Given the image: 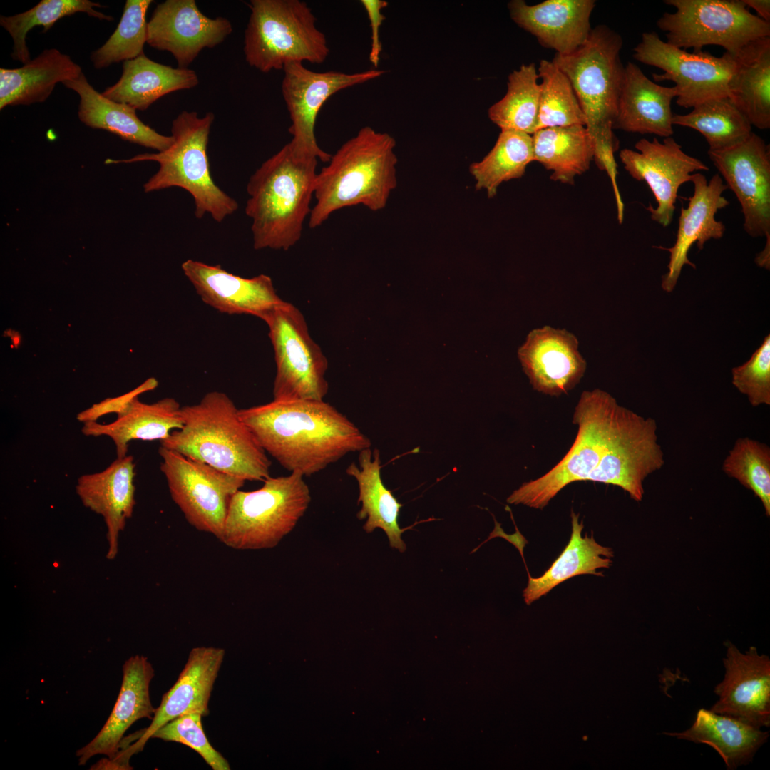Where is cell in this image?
I'll list each match as a JSON object with an SVG mask.
<instances>
[{"mask_svg":"<svg viewBox=\"0 0 770 770\" xmlns=\"http://www.w3.org/2000/svg\"><path fill=\"white\" fill-rule=\"evenodd\" d=\"M573 423L578 433L565 456L542 476L523 483L507 502L543 509L566 486L582 481L618 486L641 501L644 481L664 464L656 421L595 389L582 393Z\"/></svg>","mask_w":770,"mask_h":770,"instance_id":"obj_1","label":"cell"},{"mask_svg":"<svg viewBox=\"0 0 770 770\" xmlns=\"http://www.w3.org/2000/svg\"><path fill=\"white\" fill-rule=\"evenodd\" d=\"M262 449L284 468L310 476L371 443L324 400H272L238 410Z\"/></svg>","mask_w":770,"mask_h":770,"instance_id":"obj_2","label":"cell"},{"mask_svg":"<svg viewBox=\"0 0 770 770\" xmlns=\"http://www.w3.org/2000/svg\"><path fill=\"white\" fill-rule=\"evenodd\" d=\"M395 139L370 126L361 128L331 155L317 173L308 225L317 228L334 212L361 205L383 210L397 186Z\"/></svg>","mask_w":770,"mask_h":770,"instance_id":"obj_3","label":"cell"},{"mask_svg":"<svg viewBox=\"0 0 770 770\" xmlns=\"http://www.w3.org/2000/svg\"><path fill=\"white\" fill-rule=\"evenodd\" d=\"M318 159L288 143L250 176L245 213L255 250H287L301 238L311 212Z\"/></svg>","mask_w":770,"mask_h":770,"instance_id":"obj_4","label":"cell"},{"mask_svg":"<svg viewBox=\"0 0 770 770\" xmlns=\"http://www.w3.org/2000/svg\"><path fill=\"white\" fill-rule=\"evenodd\" d=\"M621 36L607 26L592 29L586 42L568 55L555 53L552 61L567 76L586 118L594 160L617 187L614 153L619 141L613 133L625 66L620 58Z\"/></svg>","mask_w":770,"mask_h":770,"instance_id":"obj_5","label":"cell"},{"mask_svg":"<svg viewBox=\"0 0 770 770\" xmlns=\"http://www.w3.org/2000/svg\"><path fill=\"white\" fill-rule=\"evenodd\" d=\"M238 410L225 393H207L199 403L181 407L183 426L160 445L245 481L263 482L270 477L271 461Z\"/></svg>","mask_w":770,"mask_h":770,"instance_id":"obj_6","label":"cell"},{"mask_svg":"<svg viewBox=\"0 0 770 770\" xmlns=\"http://www.w3.org/2000/svg\"><path fill=\"white\" fill-rule=\"evenodd\" d=\"M214 120L212 112L200 117L196 111H183L172 123L174 143L168 150L125 160L108 159L105 163H158V170L143 185L145 192L172 187L183 188L194 199L197 218L208 213L215 221L222 222L239 205L215 183L210 173L207 148Z\"/></svg>","mask_w":770,"mask_h":770,"instance_id":"obj_7","label":"cell"},{"mask_svg":"<svg viewBox=\"0 0 770 770\" xmlns=\"http://www.w3.org/2000/svg\"><path fill=\"white\" fill-rule=\"evenodd\" d=\"M245 31L247 63L262 73L292 62L319 64L329 56L325 34L308 4L300 0H252Z\"/></svg>","mask_w":770,"mask_h":770,"instance_id":"obj_8","label":"cell"},{"mask_svg":"<svg viewBox=\"0 0 770 770\" xmlns=\"http://www.w3.org/2000/svg\"><path fill=\"white\" fill-rule=\"evenodd\" d=\"M304 476L269 477L254 491L232 496L220 540L235 550L275 547L296 526L311 501Z\"/></svg>","mask_w":770,"mask_h":770,"instance_id":"obj_9","label":"cell"},{"mask_svg":"<svg viewBox=\"0 0 770 770\" xmlns=\"http://www.w3.org/2000/svg\"><path fill=\"white\" fill-rule=\"evenodd\" d=\"M675 8L664 12L657 27L667 43L684 49L702 51L708 45L722 46L736 53L749 42L770 36V22L753 14L743 0H665Z\"/></svg>","mask_w":770,"mask_h":770,"instance_id":"obj_10","label":"cell"},{"mask_svg":"<svg viewBox=\"0 0 770 770\" xmlns=\"http://www.w3.org/2000/svg\"><path fill=\"white\" fill-rule=\"evenodd\" d=\"M276 362L273 400H324L329 389L328 361L312 339L302 312L284 302L263 320Z\"/></svg>","mask_w":770,"mask_h":770,"instance_id":"obj_11","label":"cell"},{"mask_svg":"<svg viewBox=\"0 0 770 770\" xmlns=\"http://www.w3.org/2000/svg\"><path fill=\"white\" fill-rule=\"evenodd\" d=\"M158 453L170 496L186 520L220 539L230 500L245 481L162 446Z\"/></svg>","mask_w":770,"mask_h":770,"instance_id":"obj_12","label":"cell"},{"mask_svg":"<svg viewBox=\"0 0 770 770\" xmlns=\"http://www.w3.org/2000/svg\"><path fill=\"white\" fill-rule=\"evenodd\" d=\"M633 51L635 59L664 71L652 74L655 82L674 83L677 103L681 107L694 108L711 99L730 97L734 60L729 53L720 57L702 51L689 53L662 41L654 31L644 32Z\"/></svg>","mask_w":770,"mask_h":770,"instance_id":"obj_13","label":"cell"},{"mask_svg":"<svg viewBox=\"0 0 770 770\" xmlns=\"http://www.w3.org/2000/svg\"><path fill=\"white\" fill-rule=\"evenodd\" d=\"M282 71V93L292 122L289 132L292 138L289 143L297 153L315 157L327 163L332 154L319 147L315 136L316 120L321 108L338 91L379 78L385 71H314L301 62L287 63Z\"/></svg>","mask_w":770,"mask_h":770,"instance_id":"obj_14","label":"cell"},{"mask_svg":"<svg viewBox=\"0 0 770 770\" xmlns=\"http://www.w3.org/2000/svg\"><path fill=\"white\" fill-rule=\"evenodd\" d=\"M708 155L739 200L744 229L753 237L770 235V149L752 133L732 148Z\"/></svg>","mask_w":770,"mask_h":770,"instance_id":"obj_15","label":"cell"},{"mask_svg":"<svg viewBox=\"0 0 770 770\" xmlns=\"http://www.w3.org/2000/svg\"><path fill=\"white\" fill-rule=\"evenodd\" d=\"M637 150L623 149L620 158L625 169L635 180H644L654 195L657 207L646 209L651 218L663 227L672 221L679 187L689 182L692 173L709 170L700 160L685 153L672 137L659 142L642 138L635 143Z\"/></svg>","mask_w":770,"mask_h":770,"instance_id":"obj_16","label":"cell"},{"mask_svg":"<svg viewBox=\"0 0 770 770\" xmlns=\"http://www.w3.org/2000/svg\"><path fill=\"white\" fill-rule=\"evenodd\" d=\"M232 32L230 21L211 19L194 0H166L158 4L147 24V43L170 52L178 68L188 66L205 48L220 44Z\"/></svg>","mask_w":770,"mask_h":770,"instance_id":"obj_17","label":"cell"},{"mask_svg":"<svg viewBox=\"0 0 770 770\" xmlns=\"http://www.w3.org/2000/svg\"><path fill=\"white\" fill-rule=\"evenodd\" d=\"M724 679L714 688L718 701L711 711L761 729L770 725V659L755 647L741 652L725 643Z\"/></svg>","mask_w":770,"mask_h":770,"instance_id":"obj_18","label":"cell"},{"mask_svg":"<svg viewBox=\"0 0 770 770\" xmlns=\"http://www.w3.org/2000/svg\"><path fill=\"white\" fill-rule=\"evenodd\" d=\"M181 269L201 299L221 313L250 314L264 320L282 300L270 277L235 275L220 265L187 260Z\"/></svg>","mask_w":770,"mask_h":770,"instance_id":"obj_19","label":"cell"},{"mask_svg":"<svg viewBox=\"0 0 770 770\" xmlns=\"http://www.w3.org/2000/svg\"><path fill=\"white\" fill-rule=\"evenodd\" d=\"M518 358L533 388L550 396L567 394L579 383L586 369L575 335L549 326L528 334L518 350Z\"/></svg>","mask_w":770,"mask_h":770,"instance_id":"obj_20","label":"cell"},{"mask_svg":"<svg viewBox=\"0 0 770 770\" xmlns=\"http://www.w3.org/2000/svg\"><path fill=\"white\" fill-rule=\"evenodd\" d=\"M225 654L220 647H196L190 650L177 681L163 695L150 726L140 731L137 741L123 751L126 759L142 751L148 740L167 722L192 712L208 716L211 692Z\"/></svg>","mask_w":770,"mask_h":770,"instance_id":"obj_21","label":"cell"},{"mask_svg":"<svg viewBox=\"0 0 770 770\" xmlns=\"http://www.w3.org/2000/svg\"><path fill=\"white\" fill-rule=\"evenodd\" d=\"M690 182L694 185V192L687 207H681L675 243L671 247H657L670 254L668 272L662 279V288L667 292L673 291L684 265L696 268L688 258L692 245L696 242L701 250L707 241L722 238L725 231L724 223L715 218L717 212L729 203L722 195L728 187L721 176L715 174L708 182L704 175L696 173L692 175Z\"/></svg>","mask_w":770,"mask_h":770,"instance_id":"obj_22","label":"cell"},{"mask_svg":"<svg viewBox=\"0 0 770 770\" xmlns=\"http://www.w3.org/2000/svg\"><path fill=\"white\" fill-rule=\"evenodd\" d=\"M594 0H546L528 5L513 0L508 7L512 20L536 37L545 48L570 54L587 40L592 28Z\"/></svg>","mask_w":770,"mask_h":770,"instance_id":"obj_23","label":"cell"},{"mask_svg":"<svg viewBox=\"0 0 770 770\" xmlns=\"http://www.w3.org/2000/svg\"><path fill=\"white\" fill-rule=\"evenodd\" d=\"M154 669L148 658L136 654L123 665V680L118 697L107 721L98 734L77 750L78 764L85 765L93 756L114 758L119 752L123 734L136 721L152 719L155 712L150 697V683Z\"/></svg>","mask_w":770,"mask_h":770,"instance_id":"obj_24","label":"cell"},{"mask_svg":"<svg viewBox=\"0 0 770 770\" xmlns=\"http://www.w3.org/2000/svg\"><path fill=\"white\" fill-rule=\"evenodd\" d=\"M135 464L132 456L117 458L104 470L81 476L76 493L84 506L101 515L107 529L106 557L115 558L118 540L135 505Z\"/></svg>","mask_w":770,"mask_h":770,"instance_id":"obj_25","label":"cell"},{"mask_svg":"<svg viewBox=\"0 0 770 770\" xmlns=\"http://www.w3.org/2000/svg\"><path fill=\"white\" fill-rule=\"evenodd\" d=\"M674 86H660L635 63L625 66L614 129L667 138L673 135L671 104Z\"/></svg>","mask_w":770,"mask_h":770,"instance_id":"obj_26","label":"cell"},{"mask_svg":"<svg viewBox=\"0 0 770 770\" xmlns=\"http://www.w3.org/2000/svg\"><path fill=\"white\" fill-rule=\"evenodd\" d=\"M80 97L78 115L86 125L102 129L118 135L123 140L158 152L170 148L173 135H164L145 124L131 106L111 101L98 93L88 81L84 73L63 83Z\"/></svg>","mask_w":770,"mask_h":770,"instance_id":"obj_27","label":"cell"},{"mask_svg":"<svg viewBox=\"0 0 770 770\" xmlns=\"http://www.w3.org/2000/svg\"><path fill=\"white\" fill-rule=\"evenodd\" d=\"M181 406L173 398L162 399L153 404L134 398L125 410L110 423L97 421L83 423L81 431L87 436L109 437L114 443L117 458L127 456L128 444L133 440L162 441L184 424Z\"/></svg>","mask_w":770,"mask_h":770,"instance_id":"obj_28","label":"cell"},{"mask_svg":"<svg viewBox=\"0 0 770 770\" xmlns=\"http://www.w3.org/2000/svg\"><path fill=\"white\" fill-rule=\"evenodd\" d=\"M198 83L194 70L157 63L143 53L123 62L120 78L102 94L111 101L144 111L160 98L176 91L192 88Z\"/></svg>","mask_w":770,"mask_h":770,"instance_id":"obj_29","label":"cell"},{"mask_svg":"<svg viewBox=\"0 0 770 770\" xmlns=\"http://www.w3.org/2000/svg\"><path fill=\"white\" fill-rule=\"evenodd\" d=\"M81 66L56 48L43 50L18 68H0V109L44 102L56 85L78 78Z\"/></svg>","mask_w":770,"mask_h":770,"instance_id":"obj_30","label":"cell"},{"mask_svg":"<svg viewBox=\"0 0 770 770\" xmlns=\"http://www.w3.org/2000/svg\"><path fill=\"white\" fill-rule=\"evenodd\" d=\"M359 453V466L352 462L346 468V474L355 478L359 487L358 503H361V508L357 518L360 520L366 519L363 526L365 532L382 529L390 546L403 553L406 545L401 534L411 527H399L398 518L402 504L382 481L380 452L375 448L372 456L368 448Z\"/></svg>","mask_w":770,"mask_h":770,"instance_id":"obj_31","label":"cell"},{"mask_svg":"<svg viewBox=\"0 0 770 770\" xmlns=\"http://www.w3.org/2000/svg\"><path fill=\"white\" fill-rule=\"evenodd\" d=\"M730 97L751 125L770 128V36L753 40L733 54Z\"/></svg>","mask_w":770,"mask_h":770,"instance_id":"obj_32","label":"cell"},{"mask_svg":"<svg viewBox=\"0 0 770 770\" xmlns=\"http://www.w3.org/2000/svg\"><path fill=\"white\" fill-rule=\"evenodd\" d=\"M664 734L710 746L724 759L728 769L751 762L769 737L768 732L706 709L698 710L688 729Z\"/></svg>","mask_w":770,"mask_h":770,"instance_id":"obj_33","label":"cell"},{"mask_svg":"<svg viewBox=\"0 0 770 770\" xmlns=\"http://www.w3.org/2000/svg\"><path fill=\"white\" fill-rule=\"evenodd\" d=\"M572 533L570 539L559 557L543 575L529 576L527 587L523 590L525 602L530 605L563 582L578 575L592 574L603 576L597 571L608 568L613 557L612 548L598 544L593 536H582L583 521L579 522V515L571 510Z\"/></svg>","mask_w":770,"mask_h":770,"instance_id":"obj_34","label":"cell"},{"mask_svg":"<svg viewBox=\"0 0 770 770\" xmlns=\"http://www.w3.org/2000/svg\"><path fill=\"white\" fill-rule=\"evenodd\" d=\"M533 161L552 171L551 179L572 184L594 160L592 140L580 125L540 129L532 135Z\"/></svg>","mask_w":770,"mask_h":770,"instance_id":"obj_35","label":"cell"},{"mask_svg":"<svg viewBox=\"0 0 770 770\" xmlns=\"http://www.w3.org/2000/svg\"><path fill=\"white\" fill-rule=\"evenodd\" d=\"M692 108L687 114L673 115L672 123L699 132L710 151L735 146L753 133L747 117L729 96L711 99Z\"/></svg>","mask_w":770,"mask_h":770,"instance_id":"obj_36","label":"cell"},{"mask_svg":"<svg viewBox=\"0 0 770 770\" xmlns=\"http://www.w3.org/2000/svg\"><path fill=\"white\" fill-rule=\"evenodd\" d=\"M533 161L531 135L501 130L493 148L482 160L470 165L469 173L476 189L485 190L492 198L503 183L521 178Z\"/></svg>","mask_w":770,"mask_h":770,"instance_id":"obj_37","label":"cell"},{"mask_svg":"<svg viewBox=\"0 0 770 770\" xmlns=\"http://www.w3.org/2000/svg\"><path fill=\"white\" fill-rule=\"evenodd\" d=\"M539 76L533 63L509 76L505 95L488 109L490 120L501 130L532 135L536 130L540 103Z\"/></svg>","mask_w":770,"mask_h":770,"instance_id":"obj_38","label":"cell"},{"mask_svg":"<svg viewBox=\"0 0 770 770\" xmlns=\"http://www.w3.org/2000/svg\"><path fill=\"white\" fill-rule=\"evenodd\" d=\"M103 6L89 0H42L31 9L13 16H0V25L9 34L13 41L11 56L23 64L31 61L26 46V35L34 27L41 26L43 32L49 30L61 18L76 13H86L100 20L113 21V17L96 8Z\"/></svg>","mask_w":770,"mask_h":770,"instance_id":"obj_39","label":"cell"},{"mask_svg":"<svg viewBox=\"0 0 770 770\" xmlns=\"http://www.w3.org/2000/svg\"><path fill=\"white\" fill-rule=\"evenodd\" d=\"M540 103L536 130L552 127L586 125L583 113L567 76L551 61L541 60L538 68Z\"/></svg>","mask_w":770,"mask_h":770,"instance_id":"obj_40","label":"cell"},{"mask_svg":"<svg viewBox=\"0 0 770 770\" xmlns=\"http://www.w3.org/2000/svg\"><path fill=\"white\" fill-rule=\"evenodd\" d=\"M153 0H127L115 30L90 58L96 69L133 59L143 53L147 43V11Z\"/></svg>","mask_w":770,"mask_h":770,"instance_id":"obj_41","label":"cell"},{"mask_svg":"<svg viewBox=\"0 0 770 770\" xmlns=\"http://www.w3.org/2000/svg\"><path fill=\"white\" fill-rule=\"evenodd\" d=\"M723 471L751 490L770 515V448L745 437L738 438L722 463Z\"/></svg>","mask_w":770,"mask_h":770,"instance_id":"obj_42","label":"cell"},{"mask_svg":"<svg viewBox=\"0 0 770 770\" xmlns=\"http://www.w3.org/2000/svg\"><path fill=\"white\" fill-rule=\"evenodd\" d=\"M202 715L192 712L177 717L159 728L152 738L186 745L195 751L213 770H230L227 760L208 741L202 724Z\"/></svg>","mask_w":770,"mask_h":770,"instance_id":"obj_43","label":"cell"},{"mask_svg":"<svg viewBox=\"0 0 770 770\" xmlns=\"http://www.w3.org/2000/svg\"><path fill=\"white\" fill-rule=\"evenodd\" d=\"M732 384L746 395L754 407L770 405V335L751 358L732 370Z\"/></svg>","mask_w":770,"mask_h":770,"instance_id":"obj_44","label":"cell"},{"mask_svg":"<svg viewBox=\"0 0 770 770\" xmlns=\"http://www.w3.org/2000/svg\"><path fill=\"white\" fill-rule=\"evenodd\" d=\"M158 385V380L154 377H150L133 390L123 395L107 398L98 404H93L91 407L79 412L76 419L84 423L88 421H97L99 418L110 413L119 415L125 410L134 398L155 389Z\"/></svg>","mask_w":770,"mask_h":770,"instance_id":"obj_45","label":"cell"},{"mask_svg":"<svg viewBox=\"0 0 770 770\" xmlns=\"http://www.w3.org/2000/svg\"><path fill=\"white\" fill-rule=\"evenodd\" d=\"M361 4L366 11L371 29L369 61L376 68L382 50L379 38V28L386 19L382 13V9L388 6V2L384 0H361Z\"/></svg>","mask_w":770,"mask_h":770,"instance_id":"obj_46","label":"cell"},{"mask_svg":"<svg viewBox=\"0 0 770 770\" xmlns=\"http://www.w3.org/2000/svg\"><path fill=\"white\" fill-rule=\"evenodd\" d=\"M743 2L749 8L754 9L757 16L765 21L770 22V1L769 0H743Z\"/></svg>","mask_w":770,"mask_h":770,"instance_id":"obj_47","label":"cell"},{"mask_svg":"<svg viewBox=\"0 0 770 770\" xmlns=\"http://www.w3.org/2000/svg\"><path fill=\"white\" fill-rule=\"evenodd\" d=\"M766 242L764 249L756 256V263L761 267L769 270L770 266V235L766 236Z\"/></svg>","mask_w":770,"mask_h":770,"instance_id":"obj_48","label":"cell"}]
</instances>
